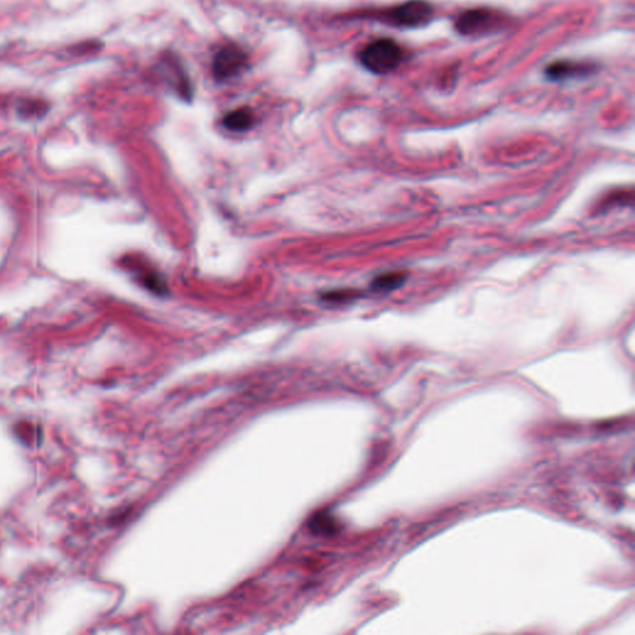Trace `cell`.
Listing matches in <instances>:
<instances>
[{"label":"cell","mask_w":635,"mask_h":635,"mask_svg":"<svg viewBox=\"0 0 635 635\" xmlns=\"http://www.w3.org/2000/svg\"><path fill=\"white\" fill-rule=\"evenodd\" d=\"M404 60L401 46L391 39L372 41L360 52V62L374 73H387L397 68Z\"/></svg>","instance_id":"1"},{"label":"cell","mask_w":635,"mask_h":635,"mask_svg":"<svg viewBox=\"0 0 635 635\" xmlns=\"http://www.w3.org/2000/svg\"><path fill=\"white\" fill-rule=\"evenodd\" d=\"M433 6L425 0H409L388 13V22L404 28H417L430 22Z\"/></svg>","instance_id":"2"},{"label":"cell","mask_w":635,"mask_h":635,"mask_svg":"<svg viewBox=\"0 0 635 635\" xmlns=\"http://www.w3.org/2000/svg\"><path fill=\"white\" fill-rule=\"evenodd\" d=\"M497 22V14L488 9H472L462 13L455 20V29L463 35L486 31Z\"/></svg>","instance_id":"3"},{"label":"cell","mask_w":635,"mask_h":635,"mask_svg":"<svg viewBox=\"0 0 635 635\" xmlns=\"http://www.w3.org/2000/svg\"><path fill=\"white\" fill-rule=\"evenodd\" d=\"M246 61L243 51L235 46H226L219 51L214 59V73L216 78L226 80L238 75Z\"/></svg>","instance_id":"4"},{"label":"cell","mask_w":635,"mask_h":635,"mask_svg":"<svg viewBox=\"0 0 635 635\" xmlns=\"http://www.w3.org/2000/svg\"><path fill=\"white\" fill-rule=\"evenodd\" d=\"M594 70V66L577 62H555L546 68L547 78L560 81L564 78H581Z\"/></svg>","instance_id":"5"},{"label":"cell","mask_w":635,"mask_h":635,"mask_svg":"<svg viewBox=\"0 0 635 635\" xmlns=\"http://www.w3.org/2000/svg\"><path fill=\"white\" fill-rule=\"evenodd\" d=\"M252 124H254V115H252V112L246 108H240L236 111L230 112L224 118V126L235 132L247 131Z\"/></svg>","instance_id":"6"},{"label":"cell","mask_w":635,"mask_h":635,"mask_svg":"<svg viewBox=\"0 0 635 635\" xmlns=\"http://www.w3.org/2000/svg\"><path fill=\"white\" fill-rule=\"evenodd\" d=\"M406 281V275L401 272H388L381 276L376 277L372 281L371 287L375 292H391L396 288L401 287Z\"/></svg>","instance_id":"7"},{"label":"cell","mask_w":635,"mask_h":635,"mask_svg":"<svg viewBox=\"0 0 635 635\" xmlns=\"http://www.w3.org/2000/svg\"><path fill=\"white\" fill-rule=\"evenodd\" d=\"M309 526L315 534H324V535L333 534L337 527L334 519H332L329 515L323 514V513L314 515L310 520Z\"/></svg>","instance_id":"8"},{"label":"cell","mask_w":635,"mask_h":635,"mask_svg":"<svg viewBox=\"0 0 635 635\" xmlns=\"http://www.w3.org/2000/svg\"><path fill=\"white\" fill-rule=\"evenodd\" d=\"M43 111H46V107H43L41 102L40 103H38V102H28L27 105L22 107V113L24 116H39Z\"/></svg>","instance_id":"9"},{"label":"cell","mask_w":635,"mask_h":635,"mask_svg":"<svg viewBox=\"0 0 635 635\" xmlns=\"http://www.w3.org/2000/svg\"><path fill=\"white\" fill-rule=\"evenodd\" d=\"M355 295H356V294L353 292H350V291L345 292V291H343V292L329 293V294L326 295V298L330 299V300H339V302H342V300H348V299L353 298Z\"/></svg>","instance_id":"10"}]
</instances>
